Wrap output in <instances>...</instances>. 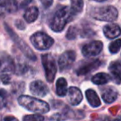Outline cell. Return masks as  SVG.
Wrapping results in <instances>:
<instances>
[{
	"instance_id": "6da1fadb",
	"label": "cell",
	"mask_w": 121,
	"mask_h": 121,
	"mask_svg": "<svg viewBox=\"0 0 121 121\" xmlns=\"http://www.w3.org/2000/svg\"><path fill=\"white\" fill-rule=\"evenodd\" d=\"M75 13L71 8L63 7L56 12L53 18L50 23V27L52 31L59 32L64 29L65 26L74 17Z\"/></svg>"
},
{
	"instance_id": "7a4b0ae2",
	"label": "cell",
	"mask_w": 121,
	"mask_h": 121,
	"mask_svg": "<svg viewBox=\"0 0 121 121\" xmlns=\"http://www.w3.org/2000/svg\"><path fill=\"white\" fill-rule=\"evenodd\" d=\"M18 103L21 106L32 112L38 114H46L50 110L49 104L43 100L27 95H21L18 98Z\"/></svg>"
},
{
	"instance_id": "3957f363",
	"label": "cell",
	"mask_w": 121,
	"mask_h": 121,
	"mask_svg": "<svg viewBox=\"0 0 121 121\" xmlns=\"http://www.w3.org/2000/svg\"><path fill=\"white\" fill-rule=\"evenodd\" d=\"M118 10L113 6L96 8L92 12V16L95 18L105 22H114L118 18Z\"/></svg>"
},
{
	"instance_id": "277c9868",
	"label": "cell",
	"mask_w": 121,
	"mask_h": 121,
	"mask_svg": "<svg viewBox=\"0 0 121 121\" xmlns=\"http://www.w3.org/2000/svg\"><path fill=\"white\" fill-rule=\"evenodd\" d=\"M31 42L37 50H47L54 43V40L45 32H37L30 38Z\"/></svg>"
},
{
	"instance_id": "5b68a950",
	"label": "cell",
	"mask_w": 121,
	"mask_h": 121,
	"mask_svg": "<svg viewBox=\"0 0 121 121\" xmlns=\"http://www.w3.org/2000/svg\"><path fill=\"white\" fill-rule=\"evenodd\" d=\"M42 66L45 70L46 78L48 82H52L55 79L56 73V65L54 57L50 54H44L42 56Z\"/></svg>"
},
{
	"instance_id": "8992f818",
	"label": "cell",
	"mask_w": 121,
	"mask_h": 121,
	"mask_svg": "<svg viewBox=\"0 0 121 121\" xmlns=\"http://www.w3.org/2000/svg\"><path fill=\"white\" fill-rule=\"evenodd\" d=\"M5 28H6V31H7V32H9V35H10V37H12V39L14 41V42L17 44L18 48L22 51V53H23L27 58L30 59V60H35L36 59H37V57H36L35 54H34V52H32V49L27 45V43H26L22 39H21L20 37H19L18 36H17V34L10 28V27H8L6 24H5Z\"/></svg>"
},
{
	"instance_id": "52a82bcc",
	"label": "cell",
	"mask_w": 121,
	"mask_h": 121,
	"mask_svg": "<svg viewBox=\"0 0 121 121\" xmlns=\"http://www.w3.org/2000/svg\"><path fill=\"white\" fill-rule=\"evenodd\" d=\"M76 59V53L73 51H66L60 56L58 60L59 68L60 71H66L70 69Z\"/></svg>"
},
{
	"instance_id": "ba28073f",
	"label": "cell",
	"mask_w": 121,
	"mask_h": 121,
	"mask_svg": "<svg viewBox=\"0 0 121 121\" xmlns=\"http://www.w3.org/2000/svg\"><path fill=\"white\" fill-rule=\"evenodd\" d=\"M103 49V43L100 41H95L86 44L82 48V54L86 57L95 56L100 53Z\"/></svg>"
},
{
	"instance_id": "9c48e42d",
	"label": "cell",
	"mask_w": 121,
	"mask_h": 121,
	"mask_svg": "<svg viewBox=\"0 0 121 121\" xmlns=\"http://www.w3.org/2000/svg\"><path fill=\"white\" fill-rule=\"evenodd\" d=\"M17 10V0H0V17Z\"/></svg>"
},
{
	"instance_id": "30bf717a",
	"label": "cell",
	"mask_w": 121,
	"mask_h": 121,
	"mask_svg": "<svg viewBox=\"0 0 121 121\" xmlns=\"http://www.w3.org/2000/svg\"><path fill=\"white\" fill-rule=\"evenodd\" d=\"M30 91L32 94L35 95L37 96L44 97L48 93L49 90L47 85L41 81H36L31 83L30 85Z\"/></svg>"
},
{
	"instance_id": "8fae6325",
	"label": "cell",
	"mask_w": 121,
	"mask_h": 121,
	"mask_svg": "<svg viewBox=\"0 0 121 121\" xmlns=\"http://www.w3.org/2000/svg\"><path fill=\"white\" fill-rule=\"evenodd\" d=\"M15 71L13 60L9 56L0 55V71L3 73H9Z\"/></svg>"
},
{
	"instance_id": "7c38bea8",
	"label": "cell",
	"mask_w": 121,
	"mask_h": 121,
	"mask_svg": "<svg viewBox=\"0 0 121 121\" xmlns=\"http://www.w3.org/2000/svg\"><path fill=\"white\" fill-rule=\"evenodd\" d=\"M66 94L68 95L67 97L70 104H71L72 105H78L82 101V93L77 87H74V86L70 87L69 90H67Z\"/></svg>"
},
{
	"instance_id": "4fadbf2b",
	"label": "cell",
	"mask_w": 121,
	"mask_h": 121,
	"mask_svg": "<svg viewBox=\"0 0 121 121\" xmlns=\"http://www.w3.org/2000/svg\"><path fill=\"white\" fill-rule=\"evenodd\" d=\"M100 65L101 62L99 60H92L91 62L85 63L83 66H80L77 71H76V73H77L78 76H85L87 73H90L92 71H94V70L97 69Z\"/></svg>"
},
{
	"instance_id": "5bb4252c",
	"label": "cell",
	"mask_w": 121,
	"mask_h": 121,
	"mask_svg": "<svg viewBox=\"0 0 121 121\" xmlns=\"http://www.w3.org/2000/svg\"><path fill=\"white\" fill-rule=\"evenodd\" d=\"M103 31H104V34L105 35V37L110 39L115 38L119 37L120 34V27L115 23H109L105 25Z\"/></svg>"
},
{
	"instance_id": "9a60e30c",
	"label": "cell",
	"mask_w": 121,
	"mask_h": 121,
	"mask_svg": "<svg viewBox=\"0 0 121 121\" xmlns=\"http://www.w3.org/2000/svg\"><path fill=\"white\" fill-rule=\"evenodd\" d=\"M102 99L107 104L112 103L118 97V91L116 89H114L112 86L106 87L104 91H102Z\"/></svg>"
},
{
	"instance_id": "2e32d148",
	"label": "cell",
	"mask_w": 121,
	"mask_h": 121,
	"mask_svg": "<svg viewBox=\"0 0 121 121\" xmlns=\"http://www.w3.org/2000/svg\"><path fill=\"white\" fill-rule=\"evenodd\" d=\"M86 99H87L88 102H89V104H91L92 107L96 108V107L100 106L101 101H100V99H99V96L97 95L95 91L91 89L87 90L86 92Z\"/></svg>"
},
{
	"instance_id": "e0dca14e",
	"label": "cell",
	"mask_w": 121,
	"mask_h": 121,
	"mask_svg": "<svg viewBox=\"0 0 121 121\" xmlns=\"http://www.w3.org/2000/svg\"><path fill=\"white\" fill-rule=\"evenodd\" d=\"M109 71L112 74L114 81L118 85L120 84V74H121V66L119 61L112 62L109 66Z\"/></svg>"
},
{
	"instance_id": "ac0fdd59",
	"label": "cell",
	"mask_w": 121,
	"mask_h": 121,
	"mask_svg": "<svg viewBox=\"0 0 121 121\" xmlns=\"http://www.w3.org/2000/svg\"><path fill=\"white\" fill-rule=\"evenodd\" d=\"M56 91L59 96H65L67 92V81L65 78H59L56 84Z\"/></svg>"
},
{
	"instance_id": "d6986e66",
	"label": "cell",
	"mask_w": 121,
	"mask_h": 121,
	"mask_svg": "<svg viewBox=\"0 0 121 121\" xmlns=\"http://www.w3.org/2000/svg\"><path fill=\"white\" fill-rule=\"evenodd\" d=\"M39 11L38 9L36 7H31L27 9V11L24 13V18L27 22H33L38 17Z\"/></svg>"
},
{
	"instance_id": "ffe728a7",
	"label": "cell",
	"mask_w": 121,
	"mask_h": 121,
	"mask_svg": "<svg viewBox=\"0 0 121 121\" xmlns=\"http://www.w3.org/2000/svg\"><path fill=\"white\" fill-rule=\"evenodd\" d=\"M110 81V76L104 72L98 73L92 77V82L95 85H104Z\"/></svg>"
},
{
	"instance_id": "44dd1931",
	"label": "cell",
	"mask_w": 121,
	"mask_h": 121,
	"mask_svg": "<svg viewBox=\"0 0 121 121\" xmlns=\"http://www.w3.org/2000/svg\"><path fill=\"white\" fill-rule=\"evenodd\" d=\"M71 9L73 11L75 15L80 13L83 9V0H71Z\"/></svg>"
},
{
	"instance_id": "7402d4cb",
	"label": "cell",
	"mask_w": 121,
	"mask_h": 121,
	"mask_svg": "<svg viewBox=\"0 0 121 121\" xmlns=\"http://www.w3.org/2000/svg\"><path fill=\"white\" fill-rule=\"evenodd\" d=\"M120 44H121L120 39H118V40L111 42V43L109 44V52L113 54L118 53V52H119V50H120Z\"/></svg>"
},
{
	"instance_id": "603a6c76",
	"label": "cell",
	"mask_w": 121,
	"mask_h": 121,
	"mask_svg": "<svg viewBox=\"0 0 121 121\" xmlns=\"http://www.w3.org/2000/svg\"><path fill=\"white\" fill-rule=\"evenodd\" d=\"M8 94L4 90H0V109H2L7 104Z\"/></svg>"
},
{
	"instance_id": "cb8c5ba5",
	"label": "cell",
	"mask_w": 121,
	"mask_h": 121,
	"mask_svg": "<svg viewBox=\"0 0 121 121\" xmlns=\"http://www.w3.org/2000/svg\"><path fill=\"white\" fill-rule=\"evenodd\" d=\"M44 119V117L41 114H31V115H27L23 118V120L25 121H33V120H38L42 121Z\"/></svg>"
},
{
	"instance_id": "d4e9b609",
	"label": "cell",
	"mask_w": 121,
	"mask_h": 121,
	"mask_svg": "<svg viewBox=\"0 0 121 121\" xmlns=\"http://www.w3.org/2000/svg\"><path fill=\"white\" fill-rule=\"evenodd\" d=\"M76 34H77V29L75 27H71L68 30L67 33H66V37L68 39H74L76 37Z\"/></svg>"
},
{
	"instance_id": "484cf974",
	"label": "cell",
	"mask_w": 121,
	"mask_h": 121,
	"mask_svg": "<svg viewBox=\"0 0 121 121\" xmlns=\"http://www.w3.org/2000/svg\"><path fill=\"white\" fill-rule=\"evenodd\" d=\"M40 2L45 8H50L53 4V0H40Z\"/></svg>"
},
{
	"instance_id": "4316f807",
	"label": "cell",
	"mask_w": 121,
	"mask_h": 121,
	"mask_svg": "<svg viewBox=\"0 0 121 121\" xmlns=\"http://www.w3.org/2000/svg\"><path fill=\"white\" fill-rule=\"evenodd\" d=\"M1 79H2V81L4 82V84H9V81H10V76H9V74H6V73H4L1 76Z\"/></svg>"
},
{
	"instance_id": "83f0119b",
	"label": "cell",
	"mask_w": 121,
	"mask_h": 121,
	"mask_svg": "<svg viewBox=\"0 0 121 121\" xmlns=\"http://www.w3.org/2000/svg\"><path fill=\"white\" fill-rule=\"evenodd\" d=\"M4 120H17V119H16L15 117H12V116H8V117L4 118Z\"/></svg>"
},
{
	"instance_id": "f1b7e54d",
	"label": "cell",
	"mask_w": 121,
	"mask_h": 121,
	"mask_svg": "<svg viewBox=\"0 0 121 121\" xmlns=\"http://www.w3.org/2000/svg\"><path fill=\"white\" fill-rule=\"evenodd\" d=\"M95 1H96V2H104L105 0H95Z\"/></svg>"
}]
</instances>
